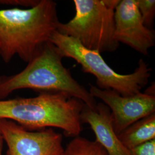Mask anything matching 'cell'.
Wrapping results in <instances>:
<instances>
[{
    "mask_svg": "<svg viewBox=\"0 0 155 155\" xmlns=\"http://www.w3.org/2000/svg\"><path fill=\"white\" fill-rule=\"evenodd\" d=\"M57 5L52 0H39L28 9H0V52L6 63L18 56L28 63L41 47L50 41L60 23Z\"/></svg>",
    "mask_w": 155,
    "mask_h": 155,
    "instance_id": "obj_1",
    "label": "cell"
},
{
    "mask_svg": "<svg viewBox=\"0 0 155 155\" xmlns=\"http://www.w3.org/2000/svg\"><path fill=\"white\" fill-rule=\"evenodd\" d=\"M63 56L50 41L43 45L21 71L0 77V100L16 90L31 89L39 93H59L67 94L94 107L97 102L84 86L72 77L62 63Z\"/></svg>",
    "mask_w": 155,
    "mask_h": 155,
    "instance_id": "obj_2",
    "label": "cell"
},
{
    "mask_svg": "<svg viewBox=\"0 0 155 155\" xmlns=\"http://www.w3.org/2000/svg\"><path fill=\"white\" fill-rule=\"evenodd\" d=\"M84 103L59 93H42L32 98L0 100V119L16 122L29 130L57 127L67 137L79 136Z\"/></svg>",
    "mask_w": 155,
    "mask_h": 155,
    "instance_id": "obj_3",
    "label": "cell"
},
{
    "mask_svg": "<svg viewBox=\"0 0 155 155\" xmlns=\"http://www.w3.org/2000/svg\"><path fill=\"white\" fill-rule=\"evenodd\" d=\"M50 41L59 50L63 58L73 59L81 66L83 72L93 75L99 89L113 90L122 96L129 97L140 93L148 83L152 68L143 59L134 72L123 75L113 70L98 51L84 47L74 38L55 31Z\"/></svg>",
    "mask_w": 155,
    "mask_h": 155,
    "instance_id": "obj_4",
    "label": "cell"
},
{
    "mask_svg": "<svg viewBox=\"0 0 155 155\" xmlns=\"http://www.w3.org/2000/svg\"><path fill=\"white\" fill-rule=\"evenodd\" d=\"M75 15L57 31L76 39L90 50L114 52L119 43L114 39V11L120 0H74Z\"/></svg>",
    "mask_w": 155,
    "mask_h": 155,
    "instance_id": "obj_5",
    "label": "cell"
},
{
    "mask_svg": "<svg viewBox=\"0 0 155 155\" xmlns=\"http://www.w3.org/2000/svg\"><path fill=\"white\" fill-rule=\"evenodd\" d=\"M0 130L7 144L6 155H61L64 151L62 134L52 128L29 130L0 119Z\"/></svg>",
    "mask_w": 155,
    "mask_h": 155,
    "instance_id": "obj_6",
    "label": "cell"
},
{
    "mask_svg": "<svg viewBox=\"0 0 155 155\" xmlns=\"http://www.w3.org/2000/svg\"><path fill=\"white\" fill-rule=\"evenodd\" d=\"M89 92L110 110L113 126L118 135L140 120L155 113V95L139 93L124 97L113 90H102L90 84Z\"/></svg>",
    "mask_w": 155,
    "mask_h": 155,
    "instance_id": "obj_7",
    "label": "cell"
},
{
    "mask_svg": "<svg viewBox=\"0 0 155 155\" xmlns=\"http://www.w3.org/2000/svg\"><path fill=\"white\" fill-rule=\"evenodd\" d=\"M114 39L139 53L147 55L155 45L153 29L144 25L137 0L120 1L114 11Z\"/></svg>",
    "mask_w": 155,
    "mask_h": 155,
    "instance_id": "obj_8",
    "label": "cell"
},
{
    "mask_svg": "<svg viewBox=\"0 0 155 155\" xmlns=\"http://www.w3.org/2000/svg\"><path fill=\"white\" fill-rule=\"evenodd\" d=\"M81 121L89 124L95 135V140L109 155H131L130 150L122 144L113 126L110 110L102 102L92 108L84 105L80 115Z\"/></svg>",
    "mask_w": 155,
    "mask_h": 155,
    "instance_id": "obj_9",
    "label": "cell"
},
{
    "mask_svg": "<svg viewBox=\"0 0 155 155\" xmlns=\"http://www.w3.org/2000/svg\"><path fill=\"white\" fill-rule=\"evenodd\" d=\"M118 137L129 150L155 140V113L133 123Z\"/></svg>",
    "mask_w": 155,
    "mask_h": 155,
    "instance_id": "obj_10",
    "label": "cell"
},
{
    "mask_svg": "<svg viewBox=\"0 0 155 155\" xmlns=\"http://www.w3.org/2000/svg\"><path fill=\"white\" fill-rule=\"evenodd\" d=\"M61 155H109L95 141L81 136L74 137L67 145Z\"/></svg>",
    "mask_w": 155,
    "mask_h": 155,
    "instance_id": "obj_11",
    "label": "cell"
},
{
    "mask_svg": "<svg viewBox=\"0 0 155 155\" xmlns=\"http://www.w3.org/2000/svg\"><path fill=\"white\" fill-rule=\"evenodd\" d=\"M137 4L144 25L152 29L155 16V0H137Z\"/></svg>",
    "mask_w": 155,
    "mask_h": 155,
    "instance_id": "obj_12",
    "label": "cell"
},
{
    "mask_svg": "<svg viewBox=\"0 0 155 155\" xmlns=\"http://www.w3.org/2000/svg\"><path fill=\"white\" fill-rule=\"evenodd\" d=\"M39 2V0H0V4L12 8L28 9L36 5Z\"/></svg>",
    "mask_w": 155,
    "mask_h": 155,
    "instance_id": "obj_13",
    "label": "cell"
},
{
    "mask_svg": "<svg viewBox=\"0 0 155 155\" xmlns=\"http://www.w3.org/2000/svg\"><path fill=\"white\" fill-rule=\"evenodd\" d=\"M131 155H155V140L130 150Z\"/></svg>",
    "mask_w": 155,
    "mask_h": 155,
    "instance_id": "obj_14",
    "label": "cell"
},
{
    "mask_svg": "<svg viewBox=\"0 0 155 155\" xmlns=\"http://www.w3.org/2000/svg\"><path fill=\"white\" fill-rule=\"evenodd\" d=\"M4 141V138L0 130V155H2V148H3Z\"/></svg>",
    "mask_w": 155,
    "mask_h": 155,
    "instance_id": "obj_15",
    "label": "cell"
},
{
    "mask_svg": "<svg viewBox=\"0 0 155 155\" xmlns=\"http://www.w3.org/2000/svg\"><path fill=\"white\" fill-rule=\"evenodd\" d=\"M0 58H1V52H0Z\"/></svg>",
    "mask_w": 155,
    "mask_h": 155,
    "instance_id": "obj_16",
    "label": "cell"
}]
</instances>
